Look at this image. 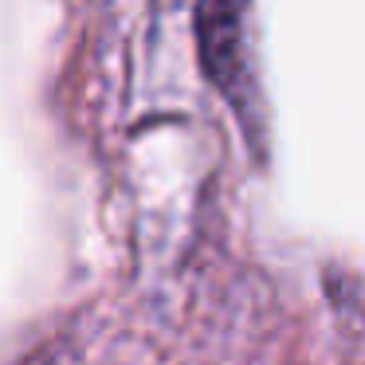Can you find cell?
I'll list each match as a JSON object with an SVG mask.
<instances>
[{
	"instance_id": "1",
	"label": "cell",
	"mask_w": 365,
	"mask_h": 365,
	"mask_svg": "<svg viewBox=\"0 0 365 365\" xmlns=\"http://www.w3.org/2000/svg\"><path fill=\"white\" fill-rule=\"evenodd\" d=\"M200 59L208 67V79L220 91L236 95L240 67H244V0H200Z\"/></svg>"
}]
</instances>
